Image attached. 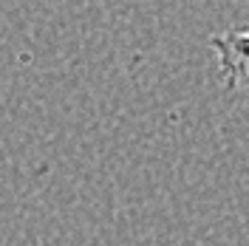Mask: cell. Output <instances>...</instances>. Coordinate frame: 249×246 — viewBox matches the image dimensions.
<instances>
[{
	"instance_id": "obj_1",
	"label": "cell",
	"mask_w": 249,
	"mask_h": 246,
	"mask_svg": "<svg viewBox=\"0 0 249 246\" xmlns=\"http://www.w3.org/2000/svg\"><path fill=\"white\" fill-rule=\"evenodd\" d=\"M210 48L218 60L221 85L227 93H238L249 88V26L215 31L210 37Z\"/></svg>"
}]
</instances>
